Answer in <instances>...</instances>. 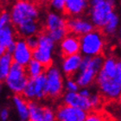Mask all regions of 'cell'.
I'll return each instance as SVG.
<instances>
[{
  "label": "cell",
  "mask_w": 121,
  "mask_h": 121,
  "mask_svg": "<svg viewBox=\"0 0 121 121\" xmlns=\"http://www.w3.org/2000/svg\"><path fill=\"white\" fill-rule=\"evenodd\" d=\"M96 83L98 85L101 95L108 99H116L121 93V85L114 78L105 75L99 72L96 77Z\"/></svg>",
  "instance_id": "8"
},
{
  "label": "cell",
  "mask_w": 121,
  "mask_h": 121,
  "mask_svg": "<svg viewBox=\"0 0 121 121\" xmlns=\"http://www.w3.org/2000/svg\"><path fill=\"white\" fill-rule=\"evenodd\" d=\"M62 101L65 105L89 111L93 108L89 98L81 95L79 92H66L62 96Z\"/></svg>",
  "instance_id": "15"
},
{
  "label": "cell",
  "mask_w": 121,
  "mask_h": 121,
  "mask_svg": "<svg viewBox=\"0 0 121 121\" xmlns=\"http://www.w3.org/2000/svg\"><path fill=\"white\" fill-rule=\"evenodd\" d=\"M29 79L30 77L27 73L25 67L14 62L4 81L6 87L13 94H23Z\"/></svg>",
  "instance_id": "3"
},
{
  "label": "cell",
  "mask_w": 121,
  "mask_h": 121,
  "mask_svg": "<svg viewBox=\"0 0 121 121\" xmlns=\"http://www.w3.org/2000/svg\"><path fill=\"white\" fill-rule=\"evenodd\" d=\"M56 121H85L87 112L86 111L73 106L63 105L56 112Z\"/></svg>",
  "instance_id": "11"
},
{
  "label": "cell",
  "mask_w": 121,
  "mask_h": 121,
  "mask_svg": "<svg viewBox=\"0 0 121 121\" xmlns=\"http://www.w3.org/2000/svg\"><path fill=\"white\" fill-rule=\"evenodd\" d=\"M14 62L26 67L33 59V50L30 48L25 38L19 37L16 41L15 49L11 54Z\"/></svg>",
  "instance_id": "10"
},
{
  "label": "cell",
  "mask_w": 121,
  "mask_h": 121,
  "mask_svg": "<svg viewBox=\"0 0 121 121\" xmlns=\"http://www.w3.org/2000/svg\"><path fill=\"white\" fill-rule=\"evenodd\" d=\"M29 120L30 121H43L45 114V106L38 103L36 100L29 102Z\"/></svg>",
  "instance_id": "21"
},
{
  "label": "cell",
  "mask_w": 121,
  "mask_h": 121,
  "mask_svg": "<svg viewBox=\"0 0 121 121\" xmlns=\"http://www.w3.org/2000/svg\"><path fill=\"white\" fill-rule=\"evenodd\" d=\"M14 60L12 55L10 53H4L0 56V80L4 81L12 67Z\"/></svg>",
  "instance_id": "23"
},
{
  "label": "cell",
  "mask_w": 121,
  "mask_h": 121,
  "mask_svg": "<svg viewBox=\"0 0 121 121\" xmlns=\"http://www.w3.org/2000/svg\"><path fill=\"white\" fill-rule=\"evenodd\" d=\"M79 93H81V95L86 97V98H89V97L91 96V94L93 93H92V91H91L88 87H81V88L79 90Z\"/></svg>",
  "instance_id": "34"
},
{
  "label": "cell",
  "mask_w": 121,
  "mask_h": 121,
  "mask_svg": "<svg viewBox=\"0 0 121 121\" xmlns=\"http://www.w3.org/2000/svg\"><path fill=\"white\" fill-rule=\"evenodd\" d=\"M25 68L30 78H35V77H37V76L43 74L45 73V70L47 68L40 61H38L35 59H32L30 60Z\"/></svg>",
  "instance_id": "24"
},
{
  "label": "cell",
  "mask_w": 121,
  "mask_h": 121,
  "mask_svg": "<svg viewBox=\"0 0 121 121\" xmlns=\"http://www.w3.org/2000/svg\"><path fill=\"white\" fill-rule=\"evenodd\" d=\"M114 79L116 80V81L118 83H119L121 85V60H119L118 62H117L116 74H115Z\"/></svg>",
  "instance_id": "32"
},
{
  "label": "cell",
  "mask_w": 121,
  "mask_h": 121,
  "mask_svg": "<svg viewBox=\"0 0 121 121\" xmlns=\"http://www.w3.org/2000/svg\"><path fill=\"white\" fill-rule=\"evenodd\" d=\"M38 37L39 44L37 48L33 50V59L40 61L44 67L48 68L53 63L56 43L46 32L40 33Z\"/></svg>",
  "instance_id": "4"
},
{
  "label": "cell",
  "mask_w": 121,
  "mask_h": 121,
  "mask_svg": "<svg viewBox=\"0 0 121 121\" xmlns=\"http://www.w3.org/2000/svg\"><path fill=\"white\" fill-rule=\"evenodd\" d=\"M81 89L79 84L77 83L75 78L68 77L65 81V90L66 92H79Z\"/></svg>",
  "instance_id": "27"
},
{
  "label": "cell",
  "mask_w": 121,
  "mask_h": 121,
  "mask_svg": "<svg viewBox=\"0 0 121 121\" xmlns=\"http://www.w3.org/2000/svg\"><path fill=\"white\" fill-rule=\"evenodd\" d=\"M116 0H103L95 5L90 6L89 18L97 29H102L113 14Z\"/></svg>",
  "instance_id": "5"
},
{
  "label": "cell",
  "mask_w": 121,
  "mask_h": 121,
  "mask_svg": "<svg viewBox=\"0 0 121 121\" xmlns=\"http://www.w3.org/2000/svg\"><path fill=\"white\" fill-rule=\"evenodd\" d=\"M102 30H93L80 36L81 54L85 56H100L105 48V36Z\"/></svg>",
  "instance_id": "2"
},
{
  "label": "cell",
  "mask_w": 121,
  "mask_h": 121,
  "mask_svg": "<svg viewBox=\"0 0 121 121\" xmlns=\"http://www.w3.org/2000/svg\"><path fill=\"white\" fill-rule=\"evenodd\" d=\"M25 41L27 44H28V46L32 50L35 49L38 47V44H39V37H38V35H31V36L26 37Z\"/></svg>",
  "instance_id": "29"
},
{
  "label": "cell",
  "mask_w": 121,
  "mask_h": 121,
  "mask_svg": "<svg viewBox=\"0 0 121 121\" xmlns=\"http://www.w3.org/2000/svg\"><path fill=\"white\" fill-rule=\"evenodd\" d=\"M46 92L51 99H57L62 95L65 89L62 71L56 66L51 65L46 68Z\"/></svg>",
  "instance_id": "6"
},
{
  "label": "cell",
  "mask_w": 121,
  "mask_h": 121,
  "mask_svg": "<svg viewBox=\"0 0 121 121\" xmlns=\"http://www.w3.org/2000/svg\"><path fill=\"white\" fill-rule=\"evenodd\" d=\"M20 121H30L29 119H21Z\"/></svg>",
  "instance_id": "40"
},
{
  "label": "cell",
  "mask_w": 121,
  "mask_h": 121,
  "mask_svg": "<svg viewBox=\"0 0 121 121\" xmlns=\"http://www.w3.org/2000/svg\"><path fill=\"white\" fill-rule=\"evenodd\" d=\"M16 34L14 25L10 24L0 28V55L4 53L12 54L16 45Z\"/></svg>",
  "instance_id": "12"
},
{
  "label": "cell",
  "mask_w": 121,
  "mask_h": 121,
  "mask_svg": "<svg viewBox=\"0 0 121 121\" xmlns=\"http://www.w3.org/2000/svg\"><path fill=\"white\" fill-rule=\"evenodd\" d=\"M23 96L29 101H37L45 98L47 96L45 73L35 78L29 79L28 83L23 92Z\"/></svg>",
  "instance_id": "7"
},
{
  "label": "cell",
  "mask_w": 121,
  "mask_h": 121,
  "mask_svg": "<svg viewBox=\"0 0 121 121\" xmlns=\"http://www.w3.org/2000/svg\"><path fill=\"white\" fill-rule=\"evenodd\" d=\"M99 71L93 68L89 62V65L86 68L79 70V72L74 76V78L81 88V87H89L94 81H96V77Z\"/></svg>",
  "instance_id": "17"
},
{
  "label": "cell",
  "mask_w": 121,
  "mask_h": 121,
  "mask_svg": "<svg viewBox=\"0 0 121 121\" xmlns=\"http://www.w3.org/2000/svg\"><path fill=\"white\" fill-rule=\"evenodd\" d=\"M48 5L51 10L64 14L66 8V0H50Z\"/></svg>",
  "instance_id": "26"
},
{
  "label": "cell",
  "mask_w": 121,
  "mask_h": 121,
  "mask_svg": "<svg viewBox=\"0 0 121 121\" xmlns=\"http://www.w3.org/2000/svg\"><path fill=\"white\" fill-rule=\"evenodd\" d=\"M88 5V0H66L64 14L68 17H79L85 13Z\"/></svg>",
  "instance_id": "18"
},
{
  "label": "cell",
  "mask_w": 121,
  "mask_h": 121,
  "mask_svg": "<svg viewBox=\"0 0 121 121\" xmlns=\"http://www.w3.org/2000/svg\"><path fill=\"white\" fill-rule=\"evenodd\" d=\"M118 101H119V104L121 106V93H120V95L119 96V98H118Z\"/></svg>",
  "instance_id": "39"
},
{
  "label": "cell",
  "mask_w": 121,
  "mask_h": 121,
  "mask_svg": "<svg viewBox=\"0 0 121 121\" xmlns=\"http://www.w3.org/2000/svg\"><path fill=\"white\" fill-rule=\"evenodd\" d=\"M120 17L116 12H114L106 24L101 29L102 32L105 35L107 36H112L119 31V29L120 27Z\"/></svg>",
  "instance_id": "22"
},
{
  "label": "cell",
  "mask_w": 121,
  "mask_h": 121,
  "mask_svg": "<svg viewBox=\"0 0 121 121\" xmlns=\"http://www.w3.org/2000/svg\"><path fill=\"white\" fill-rule=\"evenodd\" d=\"M10 24H12L10 11L5 10H2V12L0 14V28L5 27V26L10 25Z\"/></svg>",
  "instance_id": "28"
},
{
  "label": "cell",
  "mask_w": 121,
  "mask_h": 121,
  "mask_svg": "<svg viewBox=\"0 0 121 121\" xmlns=\"http://www.w3.org/2000/svg\"><path fill=\"white\" fill-rule=\"evenodd\" d=\"M59 50L62 57L81 53V41L80 36L72 33L68 34L59 44Z\"/></svg>",
  "instance_id": "13"
},
{
  "label": "cell",
  "mask_w": 121,
  "mask_h": 121,
  "mask_svg": "<svg viewBox=\"0 0 121 121\" xmlns=\"http://www.w3.org/2000/svg\"><path fill=\"white\" fill-rule=\"evenodd\" d=\"M10 119V112L7 108H3L0 112V119L1 121H8Z\"/></svg>",
  "instance_id": "33"
},
{
  "label": "cell",
  "mask_w": 121,
  "mask_h": 121,
  "mask_svg": "<svg viewBox=\"0 0 121 121\" xmlns=\"http://www.w3.org/2000/svg\"><path fill=\"white\" fill-rule=\"evenodd\" d=\"M67 26H68V32L78 36L85 35L94 30L95 26L93 25L90 18L81 17H70L67 20Z\"/></svg>",
  "instance_id": "9"
},
{
  "label": "cell",
  "mask_w": 121,
  "mask_h": 121,
  "mask_svg": "<svg viewBox=\"0 0 121 121\" xmlns=\"http://www.w3.org/2000/svg\"><path fill=\"white\" fill-rule=\"evenodd\" d=\"M26 2H29V3H32V4H36L38 0H24Z\"/></svg>",
  "instance_id": "38"
},
{
  "label": "cell",
  "mask_w": 121,
  "mask_h": 121,
  "mask_svg": "<svg viewBox=\"0 0 121 121\" xmlns=\"http://www.w3.org/2000/svg\"><path fill=\"white\" fill-rule=\"evenodd\" d=\"M85 121H105L104 118L101 115L96 112H91V113L87 114Z\"/></svg>",
  "instance_id": "31"
},
{
  "label": "cell",
  "mask_w": 121,
  "mask_h": 121,
  "mask_svg": "<svg viewBox=\"0 0 121 121\" xmlns=\"http://www.w3.org/2000/svg\"><path fill=\"white\" fill-rule=\"evenodd\" d=\"M82 57L83 56L81 53L63 57L60 65L62 73L68 77L75 76L81 68Z\"/></svg>",
  "instance_id": "16"
},
{
  "label": "cell",
  "mask_w": 121,
  "mask_h": 121,
  "mask_svg": "<svg viewBox=\"0 0 121 121\" xmlns=\"http://www.w3.org/2000/svg\"><path fill=\"white\" fill-rule=\"evenodd\" d=\"M118 34H119V43L121 44V25L119 29V31H118Z\"/></svg>",
  "instance_id": "37"
},
{
  "label": "cell",
  "mask_w": 121,
  "mask_h": 121,
  "mask_svg": "<svg viewBox=\"0 0 121 121\" xmlns=\"http://www.w3.org/2000/svg\"><path fill=\"white\" fill-rule=\"evenodd\" d=\"M44 28L45 32L50 33L53 31L68 29L67 20L63 17L62 13L51 10L46 14L44 18Z\"/></svg>",
  "instance_id": "14"
},
{
  "label": "cell",
  "mask_w": 121,
  "mask_h": 121,
  "mask_svg": "<svg viewBox=\"0 0 121 121\" xmlns=\"http://www.w3.org/2000/svg\"><path fill=\"white\" fill-rule=\"evenodd\" d=\"M40 3H42V4H49V2H50V0H38Z\"/></svg>",
  "instance_id": "36"
},
{
  "label": "cell",
  "mask_w": 121,
  "mask_h": 121,
  "mask_svg": "<svg viewBox=\"0 0 121 121\" xmlns=\"http://www.w3.org/2000/svg\"><path fill=\"white\" fill-rule=\"evenodd\" d=\"M17 33L20 37L26 38L31 35H38L40 34L41 25L37 20H28L16 26Z\"/></svg>",
  "instance_id": "19"
},
{
  "label": "cell",
  "mask_w": 121,
  "mask_h": 121,
  "mask_svg": "<svg viewBox=\"0 0 121 121\" xmlns=\"http://www.w3.org/2000/svg\"><path fill=\"white\" fill-rule=\"evenodd\" d=\"M12 25H19L28 20H37L40 11L35 4L26 2L24 0H15L10 9Z\"/></svg>",
  "instance_id": "1"
},
{
  "label": "cell",
  "mask_w": 121,
  "mask_h": 121,
  "mask_svg": "<svg viewBox=\"0 0 121 121\" xmlns=\"http://www.w3.org/2000/svg\"><path fill=\"white\" fill-rule=\"evenodd\" d=\"M103 0H89V5L90 6H92V5H95L97 4H99V3L102 2Z\"/></svg>",
  "instance_id": "35"
},
{
  "label": "cell",
  "mask_w": 121,
  "mask_h": 121,
  "mask_svg": "<svg viewBox=\"0 0 121 121\" xmlns=\"http://www.w3.org/2000/svg\"><path fill=\"white\" fill-rule=\"evenodd\" d=\"M88 1H89V0H88Z\"/></svg>",
  "instance_id": "41"
},
{
  "label": "cell",
  "mask_w": 121,
  "mask_h": 121,
  "mask_svg": "<svg viewBox=\"0 0 121 121\" xmlns=\"http://www.w3.org/2000/svg\"><path fill=\"white\" fill-rule=\"evenodd\" d=\"M89 99H90L91 105H92L93 108H97L98 106H99L101 103L100 95L97 94V93H92L91 96L89 97Z\"/></svg>",
  "instance_id": "30"
},
{
  "label": "cell",
  "mask_w": 121,
  "mask_h": 121,
  "mask_svg": "<svg viewBox=\"0 0 121 121\" xmlns=\"http://www.w3.org/2000/svg\"><path fill=\"white\" fill-rule=\"evenodd\" d=\"M12 104L20 119H29V102L23 95L14 94L12 97Z\"/></svg>",
  "instance_id": "20"
},
{
  "label": "cell",
  "mask_w": 121,
  "mask_h": 121,
  "mask_svg": "<svg viewBox=\"0 0 121 121\" xmlns=\"http://www.w3.org/2000/svg\"><path fill=\"white\" fill-rule=\"evenodd\" d=\"M117 62H118V60L112 56L106 57V58H105L102 68L99 72L104 73L105 75L111 77V78H114L115 74H116Z\"/></svg>",
  "instance_id": "25"
}]
</instances>
